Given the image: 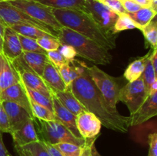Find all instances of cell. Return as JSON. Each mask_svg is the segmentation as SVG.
Returning a JSON list of instances; mask_svg holds the SVG:
<instances>
[{
	"mask_svg": "<svg viewBox=\"0 0 157 156\" xmlns=\"http://www.w3.org/2000/svg\"><path fill=\"white\" fill-rule=\"evenodd\" d=\"M71 90L87 111L98 117L104 127L122 133L128 132L129 117L122 116L110 108L90 79L87 67L84 73L72 82Z\"/></svg>",
	"mask_w": 157,
	"mask_h": 156,
	"instance_id": "cell-1",
	"label": "cell"
},
{
	"mask_svg": "<svg viewBox=\"0 0 157 156\" xmlns=\"http://www.w3.org/2000/svg\"><path fill=\"white\" fill-rule=\"evenodd\" d=\"M52 11L63 27L93 40L108 50L116 47L114 35L98 25L88 12L73 9H52Z\"/></svg>",
	"mask_w": 157,
	"mask_h": 156,
	"instance_id": "cell-2",
	"label": "cell"
},
{
	"mask_svg": "<svg viewBox=\"0 0 157 156\" xmlns=\"http://www.w3.org/2000/svg\"><path fill=\"white\" fill-rule=\"evenodd\" d=\"M58 39L61 44L72 46L76 50L77 55L96 64H109L113 59L107 49L67 28L63 27L60 29Z\"/></svg>",
	"mask_w": 157,
	"mask_h": 156,
	"instance_id": "cell-3",
	"label": "cell"
},
{
	"mask_svg": "<svg viewBox=\"0 0 157 156\" xmlns=\"http://www.w3.org/2000/svg\"><path fill=\"white\" fill-rule=\"evenodd\" d=\"M33 122L39 140L52 145L67 142L84 146L90 141L75 136L67 127L58 121H44L34 117Z\"/></svg>",
	"mask_w": 157,
	"mask_h": 156,
	"instance_id": "cell-4",
	"label": "cell"
},
{
	"mask_svg": "<svg viewBox=\"0 0 157 156\" xmlns=\"http://www.w3.org/2000/svg\"><path fill=\"white\" fill-rule=\"evenodd\" d=\"M87 71L110 108L114 112H118L117 110V104L119 102L121 88L117 80L107 74L104 70H101L96 65L92 67L87 66Z\"/></svg>",
	"mask_w": 157,
	"mask_h": 156,
	"instance_id": "cell-5",
	"label": "cell"
},
{
	"mask_svg": "<svg viewBox=\"0 0 157 156\" xmlns=\"http://www.w3.org/2000/svg\"><path fill=\"white\" fill-rule=\"evenodd\" d=\"M0 23L4 27H12L16 24H30L51 34L55 38H58V32L31 18L7 1H0Z\"/></svg>",
	"mask_w": 157,
	"mask_h": 156,
	"instance_id": "cell-6",
	"label": "cell"
},
{
	"mask_svg": "<svg viewBox=\"0 0 157 156\" xmlns=\"http://www.w3.org/2000/svg\"><path fill=\"white\" fill-rule=\"evenodd\" d=\"M11 5L15 6L39 22L50 26L59 32L63 26L58 21L52 13V8L46 6L35 0H8Z\"/></svg>",
	"mask_w": 157,
	"mask_h": 156,
	"instance_id": "cell-7",
	"label": "cell"
},
{
	"mask_svg": "<svg viewBox=\"0 0 157 156\" xmlns=\"http://www.w3.org/2000/svg\"><path fill=\"white\" fill-rule=\"evenodd\" d=\"M148 96L147 87L144 80L140 76L136 80L129 82L121 88L119 101H121L127 106L130 115H132L136 113Z\"/></svg>",
	"mask_w": 157,
	"mask_h": 156,
	"instance_id": "cell-8",
	"label": "cell"
},
{
	"mask_svg": "<svg viewBox=\"0 0 157 156\" xmlns=\"http://www.w3.org/2000/svg\"><path fill=\"white\" fill-rule=\"evenodd\" d=\"M12 64L19 76L20 81L24 84L25 87L39 92L48 97H52V90L44 82L42 78L28 66L21 55L15 61H12Z\"/></svg>",
	"mask_w": 157,
	"mask_h": 156,
	"instance_id": "cell-9",
	"label": "cell"
},
{
	"mask_svg": "<svg viewBox=\"0 0 157 156\" xmlns=\"http://www.w3.org/2000/svg\"><path fill=\"white\" fill-rule=\"evenodd\" d=\"M85 8L98 25L110 32L117 19L118 14L98 0H85Z\"/></svg>",
	"mask_w": 157,
	"mask_h": 156,
	"instance_id": "cell-10",
	"label": "cell"
},
{
	"mask_svg": "<svg viewBox=\"0 0 157 156\" xmlns=\"http://www.w3.org/2000/svg\"><path fill=\"white\" fill-rule=\"evenodd\" d=\"M76 125L81 137L85 140H90L97 139L102 124L94 113L86 111L76 116Z\"/></svg>",
	"mask_w": 157,
	"mask_h": 156,
	"instance_id": "cell-11",
	"label": "cell"
},
{
	"mask_svg": "<svg viewBox=\"0 0 157 156\" xmlns=\"http://www.w3.org/2000/svg\"><path fill=\"white\" fill-rule=\"evenodd\" d=\"M0 101H10L25 109L32 116L31 102L21 81L8 87L0 93ZM34 117V116H33Z\"/></svg>",
	"mask_w": 157,
	"mask_h": 156,
	"instance_id": "cell-12",
	"label": "cell"
},
{
	"mask_svg": "<svg viewBox=\"0 0 157 156\" xmlns=\"http://www.w3.org/2000/svg\"><path fill=\"white\" fill-rule=\"evenodd\" d=\"M2 106L7 114L11 133L15 130L22 127L33 116L23 107L10 102V101H1Z\"/></svg>",
	"mask_w": 157,
	"mask_h": 156,
	"instance_id": "cell-13",
	"label": "cell"
},
{
	"mask_svg": "<svg viewBox=\"0 0 157 156\" xmlns=\"http://www.w3.org/2000/svg\"><path fill=\"white\" fill-rule=\"evenodd\" d=\"M157 114V93L149 96L145 102L136 110V113L129 116V127L141 125L154 117Z\"/></svg>",
	"mask_w": 157,
	"mask_h": 156,
	"instance_id": "cell-14",
	"label": "cell"
},
{
	"mask_svg": "<svg viewBox=\"0 0 157 156\" xmlns=\"http://www.w3.org/2000/svg\"><path fill=\"white\" fill-rule=\"evenodd\" d=\"M2 54L11 62L19 58L22 54L18 34L10 27L5 28Z\"/></svg>",
	"mask_w": 157,
	"mask_h": 156,
	"instance_id": "cell-15",
	"label": "cell"
},
{
	"mask_svg": "<svg viewBox=\"0 0 157 156\" xmlns=\"http://www.w3.org/2000/svg\"><path fill=\"white\" fill-rule=\"evenodd\" d=\"M52 101L53 105V112L56 117V120L67 127L75 136L82 138L78 132L76 125V116L66 109L58 98L52 93Z\"/></svg>",
	"mask_w": 157,
	"mask_h": 156,
	"instance_id": "cell-16",
	"label": "cell"
},
{
	"mask_svg": "<svg viewBox=\"0 0 157 156\" xmlns=\"http://www.w3.org/2000/svg\"><path fill=\"white\" fill-rule=\"evenodd\" d=\"M15 146L23 147L32 142H38L39 138L37 134L33 119H30L22 127L11 133Z\"/></svg>",
	"mask_w": 157,
	"mask_h": 156,
	"instance_id": "cell-17",
	"label": "cell"
},
{
	"mask_svg": "<svg viewBox=\"0 0 157 156\" xmlns=\"http://www.w3.org/2000/svg\"><path fill=\"white\" fill-rule=\"evenodd\" d=\"M20 81L12 62L0 54V93Z\"/></svg>",
	"mask_w": 157,
	"mask_h": 156,
	"instance_id": "cell-18",
	"label": "cell"
},
{
	"mask_svg": "<svg viewBox=\"0 0 157 156\" xmlns=\"http://www.w3.org/2000/svg\"><path fill=\"white\" fill-rule=\"evenodd\" d=\"M41 78L52 91H64L67 90L58 69L49 61L46 63Z\"/></svg>",
	"mask_w": 157,
	"mask_h": 156,
	"instance_id": "cell-19",
	"label": "cell"
},
{
	"mask_svg": "<svg viewBox=\"0 0 157 156\" xmlns=\"http://www.w3.org/2000/svg\"><path fill=\"white\" fill-rule=\"evenodd\" d=\"M52 93L58 98L66 109L76 116L83 112L87 111L85 107L75 97L71 90H66L64 91H52Z\"/></svg>",
	"mask_w": 157,
	"mask_h": 156,
	"instance_id": "cell-20",
	"label": "cell"
},
{
	"mask_svg": "<svg viewBox=\"0 0 157 156\" xmlns=\"http://www.w3.org/2000/svg\"><path fill=\"white\" fill-rule=\"evenodd\" d=\"M21 57L28 66L41 77L46 63L48 61L47 55L35 52L22 51Z\"/></svg>",
	"mask_w": 157,
	"mask_h": 156,
	"instance_id": "cell-21",
	"label": "cell"
},
{
	"mask_svg": "<svg viewBox=\"0 0 157 156\" xmlns=\"http://www.w3.org/2000/svg\"><path fill=\"white\" fill-rule=\"evenodd\" d=\"M35 1L52 9H73V10L87 12L84 0H35Z\"/></svg>",
	"mask_w": 157,
	"mask_h": 156,
	"instance_id": "cell-22",
	"label": "cell"
},
{
	"mask_svg": "<svg viewBox=\"0 0 157 156\" xmlns=\"http://www.w3.org/2000/svg\"><path fill=\"white\" fill-rule=\"evenodd\" d=\"M151 52L152 50H150L145 56L134 60L133 62L129 64L124 73V76L126 80H127L129 82H133L140 77L142 73H144V68H145L146 60Z\"/></svg>",
	"mask_w": 157,
	"mask_h": 156,
	"instance_id": "cell-23",
	"label": "cell"
},
{
	"mask_svg": "<svg viewBox=\"0 0 157 156\" xmlns=\"http://www.w3.org/2000/svg\"><path fill=\"white\" fill-rule=\"evenodd\" d=\"M156 11L153 10L151 8L141 7L136 12L127 14L136 24V28L141 30L156 17Z\"/></svg>",
	"mask_w": 157,
	"mask_h": 156,
	"instance_id": "cell-24",
	"label": "cell"
},
{
	"mask_svg": "<svg viewBox=\"0 0 157 156\" xmlns=\"http://www.w3.org/2000/svg\"><path fill=\"white\" fill-rule=\"evenodd\" d=\"M10 28H12L14 31H15L18 35L35 40L46 36H52L55 38L51 34L38 28L35 27V26L30 25V24H16V25H12Z\"/></svg>",
	"mask_w": 157,
	"mask_h": 156,
	"instance_id": "cell-25",
	"label": "cell"
},
{
	"mask_svg": "<svg viewBox=\"0 0 157 156\" xmlns=\"http://www.w3.org/2000/svg\"><path fill=\"white\" fill-rule=\"evenodd\" d=\"M136 28V25L133 20L130 18L127 13L120 14L115 22L114 25L110 29V32L113 35L126 30H131Z\"/></svg>",
	"mask_w": 157,
	"mask_h": 156,
	"instance_id": "cell-26",
	"label": "cell"
},
{
	"mask_svg": "<svg viewBox=\"0 0 157 156\" xmlns=\"http://www.w3.org/2000/svg\"><path fill=\"white\" fill-rule=\"evenodd\" d=\"M25 89L28 96H29V99H30V102H35V103L38 104V105L46 107L49 110L53 112V105H52V97H48V96H45V95L42 94V93H39V92L31 90V89L28 88L26 87H25Z\"/></svg>",
	"mask_w": 157,
	"mask_h": 156,
	"instance_id": "cell-27",
	"label": "cell"
},
{
	"mask_svg": "<svg viewBox=\"0 0 157 156\" xmlns=\"http://www.w3.org/2000/svg\"><path fill=\"white\" fill-rule=\"evenodd\" d=\"M140 31H142L147 42L150 44L153 49H156L157 47V23L156 18H153Z\"/></svg>",
	"mask_w": 157,
	"mask_h": 156,
	"instance_id": "cell-28",
	"label": "cell"
},
{
	"mask_svg": "<svg viewBox=\"0 0 157 156\" xmlns=\"http://www.w3.org/2000/svg\"><path fill=\"white\" fill-rule=\"evenodd\" d=\"M32 114L34 117L44 121H57L54 112L51 111L46 107L31 102Z\"/></svg>",
	"mask_w": 157,
	"mask_h": 156,
	"instance_id": "cell-29",
	"label": "cell"
},
{
	"mask_svg": "<svg viewBox=\"0 0 157 156\" xmlns=\"http://www.w3.org/2000/svg\"><path fill=\"white\" fill-rule=\"evenodd\" d=\"M156 73H157L155 71L154 69H153V65H152V63L150 59V55H149L148 58L146 60L144 71V73H142V75H141V77L144 80V84H145L146 87H147V93L149 92V90H150L152 84H153L155 81L157 80Z\"/></svg>",
	"mask_w": 157,
	"mask_h": 156,
	"instance_id": "cell-30",
	"label": "cell"
},
{
	"mask_svg": "<svg viewBox=\"0 0 157 156\" xmlns=\"http://www.w3.org/2000/svg\"><path fill=\"white\" fill-rule=\"evenodd\" d=\"M18 38H19L20 44H21L22 51L35 52V53L47 54V52L38 45L36 40L22 36L21 35H18Z\"/></svg>",
	"mask_w": 157,
	"mask_h": 156,
	"instance_id": "cell-31",
	"label": "cell"
},
{
	"mask_svg": "<svg viewBox=\"0 0 157 156\" xmlns=\"http://www.w3.org/2000/svg\"><path fill=\"white\" fill-rule=\"evenodd\" d=\"M54 145L59 150L63 156H81L84 148V146H79L67 142L58 143Z\"/></svg>",
	"mask_w": 157,
	"mask_h": 156,
	"instance_id": "cell-32",
	"label": "cell"
},
{
	"mask_svg": "<svg viewBox=\"0 0 157 156\" xmlns=\"http://www.w3.org/2000/svg\"><path fill=\"white\" fill-rule=\"evenodd\" d=\"M38 45L44 49L46 52L52 51V50H57L61 46V43L58 41V38H54L52 36H46L43 38H40L36 40Z\"/></svg>",
	"mask_w": 157,
	"mask_h": 156,
	"instance_id": "cell-33",
	"label": "cell"
},
{
	"mask_svg": "<svg viewBox=\"0 0 157 156\" xmlns=\"http://www.w3.org/2000/svg\"><path fill=\"white\" fill-rule=\"evenodd\" d=\"M21 148L27 151L31 156H51L41 141L32 142Z\"/></svg>",
	"mask_w": 157,
	"mask_h": 156,
	"instance_id": "cell-34",
	"label": "cell"
},
{
	"mask_svg": "<svg viewBox=\"0 0 157 156\" xmlns=\"http://www.w3.org/2000/svg\"><path fill=\"white\" fill-rule=\"evenodd\" d=\"M58 71H59L60 74H61L63 81H64V84H65L67 90H71V86L73 80H72L71 76L70 61H67L65 64H64L62 66H61V67L58 68Z\"/></svg>",
	"mask_w": 157,
	"mask_h": 156,
	"instance_id": "cell-35",
	"label": "cell"
},
{
	"mask_svg": "<svg viewBox=\"0 0 157 156\" xmlns=\"http://www.w3.org/2000/svg\"><path fill=\"white\" fill-rule=\"evenodd\" d=\"M46 55H47L48 61H50L51 63H52V64H53L58 69L61 66H62L63 64H65L67 61H68L62 56V54H61L58 50L48 51Z\"/></svg>",
	"mask_w": 157,
	"mask_h": 156,
	"instance_id": "cell-36",
	"label": "cell"
},
{
	"mask_svg": "<svg viewBox=\"0 0 157 156\" xmlns=\"http://www.w3.org/2000/svg\"><path fill=\"white\" fill-rule=\"evenodd\" d=\"M103 4L105 5L108 8H110L112 11L116 12L117 14L120 15V14L127 13L125 9L123 7V5L121 3V0H98Z\"/></svg>",
	"mask_w": 157,
	"mask_h": 156,
	"instance_id": "cell-37",
	"label": "cell"
},
{
	"mask_svg": "<svg viewBox=\"0 0 157 156\" xmlns=\"http://www.w3.org/2000/svg\"><path fill=\"white\" fill-rule=\"evenodd\" d=\"M0 131L2 132L10 133V134L11 132H12L10 125H9L7 114H6V111L3 108L1 101H0Z\"/></svg>",
	"mask_w": 157,
	"mask_h": 156,
	"instance_id": "cell-38",
	"label": "cell"
},
{
	"mask_svg": "<svg viewBox=\"0 0 157 156\" xmlns=\"http://www.w3.org/2000/svg\"><path fill=\"white\" fill-rule=\"evenodd\" d=\"M58 50L67 61H71V60L75 59V57L77 56L76 50L72 46L69 45V44H61Z\"/></svg>",
	"mask_w": 157,
	"mask_h": 156,
	"instance_id": "cell-39",
	"label": "cell"
},
{
	"mask_svg": "<svg viewBox=\"0 0 157 156\" xmlns=\"http://www.w3.org/2000/svg\"><path fill=\"white\" fill-rule=\"evenodd\" d=\"M121 2L127 13L136 12L141 8V6L138 3H136L134 0H121Z\"/></svg>",
	"mask_w": 157,
	"mask_h": 156,
	"instance_id": "cell-40",
	"label": "cell"
},
{
	"mask_svg": "<svg viewBox=\"0 0 157 156\" xmlns=\"http://www.w3.org/2000/svg\"><path fill=\"white\" fill-rule=\"evenodd\" d=\"M149 154L148 156H157V134L156 132L149 135Z\"/></svg>",
	"mask_w": 157,
	"mask_h": 156,
	"instance_id": "cell-41",
	"label": "cell"
},
{
	"mask_svg": "<svg viewBox=\"0 0 157 156\" xmlns=\"http://www.w3.org/2000/svg\"><path fill=\"white\" fill-rule=\"evenodd\" d=\"M41 143L43 144V145L44 146V148H46L48 151L49 154H51V156H63L62 154L59 151V150L56 148L54 145L52 144H49L46 142H43L41 141Z\"/></svg>",
	"mask_w": 157,
	"mask_h": 156,
	"instance_id": "cell-42",
	"label": "cell"
},
{
	"mask_svg": "<svg viewBox=\"0 0 157 156\" xmlns=\"http://www.w3.org/2000/svg\"><path fill=\"white\" fill-rule=\"evenodd\" d=\"M150 59L152 63L153 69L157 73V50L156 49H153L151 54H150Z\"/></svg>",
	"mask_w": 157,
	"mask_h": 156,
	"instance_id": "cell-43",
	"label": "cell"
},
{
	"mask_svg": "<svg viewBox=\"0 0 157 156\" xmlns=\"http://www.w3.org/2000/svg\"><path fill=\"white\" fill-rule=\"evenodd\" d=\"M2 133L0 131V156H8L9 153L6 149L2 139Z\"/></svg>",
	"mask_w": 157,
	"mask_h": 156,
	"instance_id": "cell-44",
	"label": "cell"
},
{
	"mask_svg": "<svg viewBox=\"0 0 157 156\" xmlns=\"http://www.w3.org/2000/svg\"><path fill=\"white\" fill-rule=\"evenodd\" d=\"M94 142H95V139L90 140L87 142V145H86L85 146H84L81 156H91V154H90V145H91Z\"/></svg>",
	"mask_w": 157,
	"mask_h": 156,
	"instance_id": "cell-45",
	"label": "cell"
},
{
	"mask_svg": "<svg viewBox=\"0 0 157 156\" xmlns=\"http://www.w3.org/2000/svg\"><path fill=\"white\" fill-rule=\"evenodd\" d=\"M134 1L138 3L141 7L151 8L152 0H134Z\"/></svg>",
	"mask_w": 157,
	"mask_h": 156,
	"instance_id": "cell-46",
	"label": "cell"
},
{
	"mask_svg": "<svg viewBox=\"0 0 157 156\" xmlns=\"http://www.w3.org/2000/svg\"><path fill=\"white\" fill-rule=\"evenodd\" d=\"M6 27L0 23V54L2 53V43L3 38H4V32Z\"/></svg>",
	"mask_w": 157,
	"mask_h": 156,
	"instance_id": "cell-47",
	"label": "cell"
},
{
	"mask_svg": "<svg viewBox=\"0 0 157 156\" xmlns=\"http://www.w3.org/2000/svg\"><path fill=\"white\" fill-rule=\"evenodd\" d=\"M15 150H16L17 153H18V156H31L27 151H25V150L23 149V148H21V147L15 146Z\"/></svg>",
	"mask_w": 157,
	"mask_h": 156,
	"instance_id": "cell-48",
	"label": "cell"
},
{
	"mask_svg": "<svg viewBox=\"0 0 157 156\" xmlns=\"http://www.w3.org/2000/svg\"><path fill=\"white\" fill-rule=\"evenodd\" d=\"M157 93V80L155 81V82L152 84L151 87H150L148 92V95L149 96H151V95L154 94V93Z\"/></svg>",
	"mask_w": 157,
	"mask_h": 156,
	"instance_id": "cell-49",
	"label": "cell"
},
{
	"mask_svg": "<svg viewBox=\"0 0 157 156\" xmlns=\"http://www.w3.org/2000/svg\"><path fill=\"white\" fill-rule=\"evenodd\" d=\"M90 154H91V156H101L95 147L94 142L90 145Z\"/></svg>",
	"mask_w": 157,
	"mask_h": 156,
	"instance_id": "cell-50",
	"label": "cell"
},
{
	"mask_svg": "<svg viewBox=\"0 0 157 156\" xmlns=\"http://www.w3.org/2000/svg\"><path fill=\"white\" fill-rule=\"evenodd\" d=\"M151 9L157 12V0H152L151 4Z\"/></svg>",
	"mask_w": 157,
	"mask_h": 156,
	"instance_id": "cell-51",
	"label": "cell"
},
{
	"mask_svg": "<svg viewBox=\"0 0 157 156\" xmlns=\"http://www.w3.org/2000/svg\"><path fill=\"white\" fill-rule=\"evenodd\" d=\"M8 156H12V154H9V155H8Z\"/></svg>",
	"mask_w": 157,
	"mask_h": 156,
	"instance_id": "cell-52",
	"label": "cell"
},
{
	"mask_svg": "<svg viewBox=\"0 0 157 156\" xmlns=\"http://www.w3.org/2000/svg\"><path fill=\"white\" fill-rule=\"evenodd\" d=\"M0 1H6V0H0Z\"/></svg>",
	"mask_w": 157,
	"mask_h": 156,
	"instance_id": "cell-53",
	"label": "cell"
},
{
	"mask_svg": "<svg viewBox=\"0 0 157 156\" xmlns=\"http://www.w3.org/2000/svg\"><path fill=\"white\" fill-rule=\"evenodd\" d=\"M6 1H8V0H6Z\"/></svg>",
	"mask_w": 157,
	"mask_h": 156,
	"instance_id": "cell-54",
	"label": "cell"
},
{
	"mask_svg": "<svg viewBox=\"0 0 157 156\" xmlns=\"http://www.w3.org/2000/svg\"><path fill=\"white\" fill-rule=\"evenodd\" d=\"M84 1H85V0H84Z\"/></svg>",
	"mask_w": 157,
	"mask_h": 156,
	"instance_id": "cell-55",
	"label": "cell"
}]
</instances>
